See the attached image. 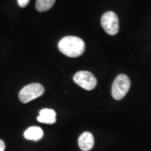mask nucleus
I'll return each instance as SVG.
<instances>
[{"label":"nucleus","instance_id":"nucleus-9","mask_svg":"<svg viewBox=\"0 0 151 151\" xmlns=\"http://www.w3.org/2000/svg\"><path fill=\"white\" fill-rule=\"evenodd\" d=\"M55 3V0H36L35 8L39 12H45L50 9Z\"/></svg>","mask_w":151,"mask_h":151},{"label":"nucleus","instance_id":"nucleus-2","mask_svg":"<svg viewBox=\"0 0 151 151\" xmlns=\"http://www.w3.org/2000/svg\"><path fill=\"white\" fill-rule=\"evenodd\" d=\"M131 86L129 76L124 74L119 75L113 81L112 86V96L115 100L123 99L128 93Z\"/></svg>","mask_w":151,"mask_h":151},{"label":"nucleus","instance_id":"nucleus-1","mask_svg":"<svg viewBox=\"0 0 151 151\" xmlns=\"http://www.w3.org/2000/svg\"><path fill=\"white\" fill-rule=\"evenodd\" d=\"M60 51L68 57L76 58L84 53L85 43L81 38L76 36H65L58 44Z\"/></svg>","mask_w":151,"mask_h":151},{"label":"nucleus","instance_id":"nucleus-11","mask_svg":"<svg viewBox=\"0 0 151 151\" xmlns=\"http://www.w3.org/2000/svg\"><path fill=\"white\" fill-rule=\"evenodd\" d=\"M4 150H5V144L2 139H0V151Z\"/></svg>","mask_w":151,"mask_h":151},{"label":"nucleus","instance_id":"nucleus-10","mask_svg":"<svg viewBox=\"0 0 151 151\" xmlns=\"http://www.w3.org/2000/svg\"><path fill=\"white\" fill-rule=\"evenodd\" d=\"M29 0H18V4L20 8H25L29 4Z\"/></svg>","mask_w":151,"mask_h":151},{"label":"nucleus","instance_id":"nucleus-7","mask_svg":"<svg viewBox=\"0 0 151 151\" xmlns=\"http://www.w3.org/2000/svg\"><path fill=\"white\" fill-rule=\"evenodd\" d=\"M37 120L42 124H53L56 121V113L53 109L43 108L40 111Z\"/></svg>","mask_w":151,"mask_h":151},{"label":"nucleus","instance_id":"nucleus-5","mask_svg":"<svg viewBox=\"0 0 151 151\" xmlns=\"http://www.w3.org/2000/svg\"><path fill=\"white\" fill-rule=\"evenodd\" d=\"M73 80L76 84L86 91L93 90L97 84L96 77L91 72L86 70H80L76 72L73 77Z\"/></svg>","mask_w":151,"mask_h":151},{"label":"nucleus","instance_id":"nucleus-3","mask_svg":"<svg viewBox=\"0 0 151 151\" xmlns=\"http://www.w3.org/2000/svg\"><path fill=\"white\" fill-rule=\"evenodd\" d=\"M45 92L44 86L40 83H31L24 86L19 93V98L23 103H28L42 96Z\"/></svg>","mask_w":151,"mask_h":151},{"label":"nucleus","instance_id":"nucleus-8","mask_svg":"<svg viewBox=\"0 0 151 151\" xmlns=\"http://www.w3.org/2000/svg\"><path fill=\"white\" fill-rule=\"evenodd\" d=\"M44 135V132L41 128L37 126H33L29 127L25 132L24 133V137L28 140L38 141L42 139Z\"/></svg>","mask_w":151,"mask_h":151},{"label":"nucleus","instance_id":"nucleus-6","mask_svg":"<svg viewBox=\"0 0 151 151\" xmlns=\"http://www.w3.org/2000/svg\"><path fill=\"white\" fill-rule=\"evenodd\" d=\"M78 145L82 151H89L94 145V137L90 132L82 133L78 139Z\"/></svg>","mask_w":151,"mask_h":151},{"label":"nucleus","instance_id":"nucleus-4","mask_svg":"<svg viewBox=\"0 0 151 151\" xmlns=\"http://www.w3.org/2000/svg\"><path fill=\"white\" fill-rule=\"evenodd\" d=\"M101 24L104 31L109 35H115L119 33V17L114 12L108 11L104 13L101 18Z\"/></svg>","mask_w":151,"mask_h":151}]
</instances>
